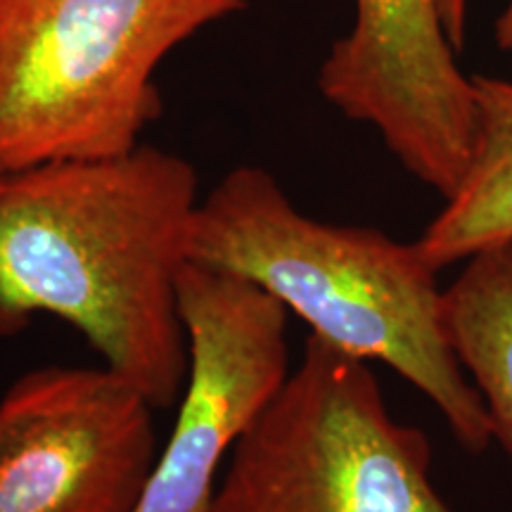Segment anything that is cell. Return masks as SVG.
Wrapping results in <instances>:
<instances>
[{
    "mask_svg": "<svg viewBox=\"0 0 512 512\" xmlns=\"http://www.w3.org/2000/svg\"><path fill=\"white\" fill-rule=\"evenodd\" d=\"M188 377L136 512H211L230 453L290 377L287 309L219 268L178 280Z\"/></svg>",
    "mask_w": 512,
    "mask_h": 512,
    "instance_id": "5",
    "label": "cell"
},
{
    "mask_svg": "<svg viewBox=\"0 0 512 512\" xmlns=\"http://www.w3.org/2000/svg\"><path fill=\"white\" fill-rule=\"evenodd\" d=\"M249 0H0V174L121 155L162 117L166 57Z\"/></svg>",
    "mask_w": 512,
    "mask_h": 512,
    "instance_id": "3",
    "label": "cell"
},
{
    "mask_svg": "<svg viewBox=\"0 0 512 512\" xmlns=\"http://www.w3.org/2000/svg\"><path fill=\"white\" fill-rule=\"evenodd\" d=\"M439 0H354V22L318 69V91L373 126L396 162L446 200L475 143V83Z\"/></svg>",
    "mask_w": 512,
    "mask_h": 512,
    "instance_id": "6",
    "label": "cell"
},
{
    "mask_svg": "<svg viewBox=\"0 0 512 512\" xmlns=\"http://www.w3.org/2000/svg\"><path fill=\"white\" fill-rule=\"evenodd\" d=\"M188 259L261 287L328 347L392 368L432 401L467 451L494 441L482 396L453 349L439 271L415 242L311 219L278 178L245 164L197 204Z\"/></svg>",
    "mask_w": 512,
    "mask_h": 512,
    "instance_id": "2",
    "label": "cell"
},
{
    "mask_svg": "<svg viewBox=\"0 0 512 512\" xmlns=\"http://www.w3.org/2000/svg\"><path fill=\"white\" fill-rule=\"evenodd\" d=\"M441 17H444L446 31L451 36L453 46L463 50L467 38V12H470V0H439Z\"/></svg>",
    "mask_w": 512,
    "mask_h": 512,
    "instance_id": "10",
    "label": "cell"
},
{
    "mask_svg": "<svg viewBox=\"0 0 512 512\" xmlns=\"http://www.w3.org/2000/svg\"><path fill=\"white\" fill-rule=\"evenodd\" d=\"M475 143L467 169L420 240L434 271L512 245V81L472 76Z\"/></svg>",
    "mask_w": 512,
    "mask_h": 512,
    "instance_id": "8",
    "label": "cell"
},
{
    "mask_svg": "<svg viewBox=\"0 0 512 512\" xmlns=\"http://www.w3.org/2000/svg\"><path fill=\"white\" fill-rule=\"evenodd\" d=\"M211 512H453L432 446L389 413L361 358L309 335L223 470Z\"/></svg>",
    "mask_w": 512,
    "mask_h": 512,
    "instance_id": "4",
    "label": "cell"
},
{
    "mask_svg": "<svg viewBox=\"0 0 512 512\" xmlns=\"http://www.w3.org/2000/svg\"><path fill=\"white\" fill-rule=\"evenodd\" d=\"M453 349L482 396L494 439L512 458V245L465 261L446 290Z\"/></svg>",
    "mask_w": 512,
    "mask_h": 512,
    "instance_id": "9",
    "label": "cell"
},
{
    "mask_svg": "<svg viewBox=\"0 0 512 512\" xmlns=\"http://www.w3.org/2000/svg\"><path fill=\"white\" fill-rule=\"evenodd\" d=\"M3 178H5V176H3V174H0V183H3Z\"/></svg>",
    "mask_w": 512,
    "mask_h": 512,
    "instance_id": "13",
    "label": "cell"
},
{
    "mask_svg": "<svg viewBox=\"0 0 512 512\" xmlns=\"http://www.w3.org/2000/svg\"><path fill=\"white\" fill-rule=\"evenodd\" d=\"M0 512H136L157 460L152 403L107 368L29 370L3 396Z\"/></svg>",
    "mask_w": 512,
    "mask_h": 512,
    "instance_id": "7",
    "label": "cell"
},
{
    "mask_svg": "<svg viewBox=\"0 0 512 512\" xmlns=\"http://www.w3.org/2000/svg\"><path fill=\"white\" fill-rule=\"evenodd\" d=\"M200 200L195 166L145 143L5 176L0 337L60 318L152 408H174L188 377L178 280Z\"/></svg>",
    "mask_w": 512,
    "mask_h": 512,
    "instance_id": "1",
    "label": "cell"
},
{
    "mask_svg": "<svg viewBox=\"0 0 512 512\" xmlns=\"http://www.w3.org/2000/svg\"><path fill=\"white\" fill-rule=\"evenodd\" d=\"M494 41L498 50L512 60V0H503L494 24Z\"/></svg>",
    "mask_w": 512,
    "mask_h": 512,
    "instance_id": "11",
    "label": "cell"
},
{
    "mask_svg": "<svg viewBox=\"0 0 512 512\" xmlns=\"http://www.w3.org/2000/svg\"><path fill=\"white\" fill-rule=\"evenodd\" d=\"M8 422H10V406H8V401L0 399V437H3Z\"/></svg>",
    "mask_w": 512,
    "mask_h": 512,
    "instance_id": "12",
    "label": "cell"
}]
</instances>
